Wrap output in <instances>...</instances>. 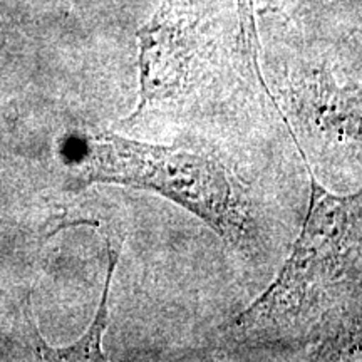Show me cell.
<instances>
[{
  "mask_svg": "<svg viewBox=\"0 0 362 362\" xmlns=\"http://www.w3.org/2000/svg\"><path fill=\"white\" fill-rule=\"evenodd\" d=\"M302 232L269 288L220 327L232 349L305 354L362 310V192L330 193L310 168Z\"/></svg>",
  "mask_w": 362,
  "mask_h": 362,
  "instance_id": "obj_1",
  "label": "cell"
},
{
  "mask_svg": "<svg viewBox=\"0 0 362 362\" xmlns=\"http://www.w3.org/2000/svg\"><path fill=\"white\" fill-rule=\"evenodd\" d=\"M72 166L78 188L115 183L161 194L198 216L243 255L260 250L262 232L250 193L211 149L94 133L81 138Z\"/></svg>",
  "mask_w": 362,
  "mask_h": 362,
  "instance_id": "obj_2",
  "label": "cell"
},
{
  "mask_svg": "<svg viewBox=\"0 0 362 362\" xmlns=\"http://www.w3.org/2000/svg\"><path fill=\"white\" fill-rule=\"evenodd\" d=\"M136 35L139 103L128 121L188 101L223 67L226 37L216 0H163Z\"/></svg>",
  "mask_w": 362,
  "mask_h": 362,
  "instance_id": "obj_3",
  "label": "cell"
},
{
  "mask_svg": "<svg viewBox=\"0 0 362 362\" xmlns=\"http://www.w3.org/2000/svg\"><path fill=\"white\" fill-rule=\"evenodd\" d=\"M291 106L314 133L339 143L362 144V86L337 83L325 69H312L288 89Z\"/></svg>",
  "mask_w": 362,
  "mask_h": 362,
  "instance_id": "obj_4",
  "label": "cell"
},
{
  "mask_svg": "<svg viewBox=\"0 0 362 362\" xmlns=\"http://www.w3.org/2000/svg\"><path fill=\"white\" fill-rule=\"evenodd\" d=\"M107 274L106 282H104L101 302H99L96 315L88 330L81 336L78 341L66 347H49L42 336L39 334L37 325L30 319L33 332L35 337V346H37V354L42 361H107L106 352L103 351V336L106 332L107 324H110V293H111V282L115 269L119 260L117 253L111 245H107Z\"/></svg>",
  "mask_w": 362,
  "mask_h": 362,
  "instance_id": "obj_5",
  "label": "cell"
}]
</instances>
